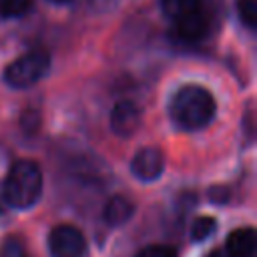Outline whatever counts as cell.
I'll return each instance as SVG.
<instances>
[{"mask_svg": "<svg viewBox=\"0 0 257 257\" xmlns=\"http://www.w3.org/2000/svg\"><path fill=\"white\" fill-rule=\"evenodd\" d=\"M215 96L201 84H185L169 100V116L183 131L207 126L215 118Z\"/></svg>", "mask_w": 257, "mask_h": 257, "instance_id": "cell-1", "label": "cell"}, {"mask_svg": "<svg viewBox=\"0 0 257 257\" xmlns=\"http://www.w3.org/2000/svg\"><path fill=\"white\" fill-rule=\"evenodd\" d=\"M44 189V177L38 163L30 159L16 161L2 183V197L14 209H30L38 203Z\"/></svg>", "mask_w": 257, "mask_h": 257, "instance_id": "cell-2", "label": "cell"}, {"mask_svg": "<svg viewBox=\"0 0 257 257\" xmlns=\"http://www.w3.org/2000/svg\"><path fill=\"white\" fill-rule=\"evenodd\" d=\"M50 68V54L46 50H30L4 68V82L10 88H28L36 84Z\"/></svg>", "mask_w": 257, "mask_h": 257, "instance_id": "cell-3", "label": "cell"}, {"mask_svg": "<svg viewBox=\"0 0 257 257\" xmlns=\"http://www.w3.org/2000/svg\"><path fill=\"white\" fill-rule=\"evenodd\" d=\"M50 257H86V239L74 225H56L46 239Z\"/></svg>", "mask_w": 257, "mask_h": 257, "instance_id": "cell-4", "label": "cell"}, {"mask_svg": "<svg viewBox=\"0 0 257 257\" xmlns=\"http://www.w3.org/2000/svg\"><path fill=\"white\" fill-rule=\"evenodd\" d=\"M163 171H165V155L159 147H145L131 161L133 177L143 183L157 181L163 175Z\"/></svg>", "mask_w": 257, "mask_h": 257, "instance_id": "cell-5", "label": "cell"}, {"mask_svg": "<svg viewBox=\"0 0 257 257\" xmlns=\"http://www.w3.org/2000/svg\"><path fill=\"white\" fill-rule=\"evenodd\" d=\"M141 108L133 100H120L110 110V128L116 137H133L141 126Z\"/></svg>", "mask_w": 257, "mask_h": 257, "instance_id": "cell-6", "label": "cell"}, {"mask_svg": "<svg viewBox=\"0 0 257 257\" xmlns=\"http://www.w3.org/2000/svg\"><path fill=\"white\" fill-rule=\"evenodd\" d=\"M209 26H211V20L205 8L173 20V32L177 34V38L187 40V42H197L205 38L209 32Z\"/></svg>", "mask_w": 257, "mask_h": 257, "instance_id": "cell-7", "label": "cell"}, {"mask_svg": "<svg viewBox=\"0 0 257 257\" xmlns=\"http://www.w3.org/2000/svg\"><path fill=\"white\" fill-rule=\"evenodd\" d=\"M257 245V235L253 227H241L229 233L225 243L227 257H253Z\"/></svg>", "mask_w": 257, "mask_h": 257, "instance_id": "cell-8", "label": "cell"}, {"mask_svg": "<svg viewBox=\"0 0 257 257\" xmlns=\"http://www.w3.org/2000/svg\"><path fill=\"white\" fill-rule=\"evenodd\" d=\"M133 213H135L133 201H128L124 195H114L106 201L104 211H102V219L110 227H120L122 223H126L133 217Z\"/></svg>", "mask_w": 257, "mask_h": 257, "instance_id": "cell-9", "label": "cell"}, {"mask_svg": "<svg viewBox=\"0 0 257 257\" xmlns=\"http://www.w3.org/2000/svg\"><path fill=\"white\" fill-rule=\"evenodd\" d=\"M161 8L171 20H177L185 14L205 8V2L203 0H161Z\"/></svg>", "mask_w": 257, "mask_h": 257, "instance_id": "cell-10", "label": "cell"}, {"mask_svg": "<svg viewBox=\"0 0 257 257\" xmlns=\"http://www.w3.org/2000/svg\"><path fill=\"white\" fill-rule=\"evenodd\" d=\"M215 229H217V221L213 217H209V215H201L191 225V239L197 241V243H201L207 237H211L215 233Z\"/></svg>", "mask_w": 257, "mask_h": 257, "instance_id": "cell-11", "label": "cell"}, {"mask_svg": "<svg viewBox=\"0 0 257 257\" xmlns=\"http://www.w3.org/2000/svg\"><path fill=\"white\" fill-rule=\"evenodd\" d=\"M32 8V0H0L2 18H20Z\"/></svg>", "mask_w": 257, "mask_h": 257, "instance_id": "cell-12", "label": "cell"}, {"mask_svg": "<svg viewBox=\"0 0 257 257\" xmlns=\"http://www.w3.org/2000/svg\"><path fill=\"white\" fill-rule=\"evenodd\" d=\"M237 14H239V20L249 30L257 26V2L255 0H237Z\"/></svg>", "mask_w": 257, "mask_h": 257, "instance_id": "cell-13", "label": "cell"}, {"mask_svg": "<svg viewBox=\"0 0 257 257\" xmlns=\"http://www.w3.org/2000/svg\"><path fill=\"white\" fill-rule=\"evenodd\" d=\"M0 257H28V251L20 239L8 237L0 247Z\"/></svg>", "mask_w": 257, "mask_h": 257, "instance_id": "cell-14", "label": "cell"}, {"mask_svg": "<svg viewBox=\"0 0 257 257\" xmlns=\"http://www.w3.org/2000/svg\"><path fill=\"white\" fill-rule=\"evenodd\" d=\"M135 257H179V255H177V249H175V247L157 243V245H147V247H143Z\"/></svg>", "mask_w": 257, "mask_h": 257, "instance_id": "cell-15", "label": "cell"}, {"mask_svg": "<svg viewBox=\"0 0 257 257\" xmlns=\"http://www.w3.org/2000/svg\"><path fill=\"white\" fill-rule=\"evenodd\" d=\"M52 2H56V4H64V2H68V0H52Z\"/></svg>", "mask_w": 257, "mask_h": 257, "instance_id": "cell-16", "label": "cell"}]
</instances>
